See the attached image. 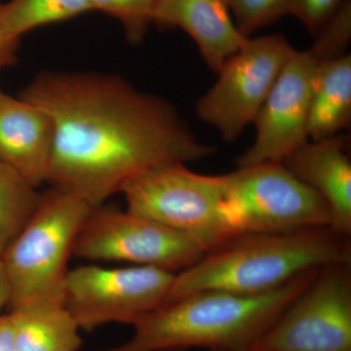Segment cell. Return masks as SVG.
<instances>
[{
    "instance_id": "e0dca14e",
    "label": "cell",
    "mask_w": 351,
    "mask_h": 351,
    "mask_svg": "<svg viewBox=\"0 0 351 351\" xmlns=\"http://www.w3.org/2000/svg\"><path fill=\"white\" fill-rule=\"evenodd\" d=\"M89 0H9L0 6V27L20 41L27 32L92 12Z\"/></svg>"
},
{
    "instance_id": "7a4b0ae2",
    "label": "cell",
    "mask_w": 351,
    "mask_h": 351,
    "mask_svg": "<svg viewBox=\"0 0 351 351\" xmlns=\"http://www.w3.org/2000/svg\"><path fill=\"white\" fill-rule=\"evenodd\" d=\"M319 269L262 294L206 290L182 295L147 314L127 343L108 351H250Z\"/></svg>"
},
{
    "instance_id": "ac0fdd59",
    "label": "cell",
    "mask_w": 351,
    "mask_h": 351,
    "mask_svg": "<svg viewBox=\"0 0 351 351\" xmlns=\"http://www.w3.org/2000/svg\"><path fill=\"white\" fill-rule=\"evenodd\" d=\"M40 195L19 173L0 161V257L31 218Z\"/></svg>"
},
{
    "instance_id": "44dd1931",
    "label": "cell",
    "mask_w": 351,
    "mask_h": 351,
    "mask_svg": "<svg viewBox=\"0 0 351 351\" xmlns=\"http://www.w3.org/2000/svg\"><path fill=\"white\" fill-rule=\"evenodd\" d=\"M351 40V2L339 9L317 34L311 49L326 62L346 54Z\"/></svg>"
},
{
    "instance_id": "9a60e30c",
    "label": "cell",
    "mask_w": 351,
    "mask_h": 351,
    "mask_svg": "<svg viewBox=\"0 0 351 351\" xmlns=\"http://www.w3.org/2000/svg\"><path fill=\"white\" fill-rule=\"evenodd\" d=\"M17 351H77L80 326L63 304L23 302L9 311Z\"/></svg>"
},
{
    "instance_id": "ffe728a7",
    "label": "cell",
    "mask_w": 351,
    "mask_h": 351,
    "mask_svg": "<svg viewBox=\"0 0 351 351\" xmlns=\"http://www.w3.org/2000/svg\"><path fill=\"white\" fill-rule=\"evenodd\" d=\"M235 24L246 38L292 13L294 0H225Z\"/></svg>"
},
{
    "instance_id": "4316f807",
    "label": "cell",
    "mask_w": 351,
    "mask_h": 351,
    "mask_svg": "<svg viewBox=\"0 0 351 351\" xmlns=\"http://www.w3.org/2000/svg\"><path fill=\"white\" fill-rule=\"evenodd\" d=\"M1 92H2L1 90H0V93H1Z\"/></svg>"
},
{
    "instance_id": "2e32d148",
    "label": "cell",
    "mask_w": 351,
    "mask_h": 351,
    "mask_svg": "<svg viewBox=\"0 0 351 351\" xmlns=\"http://www.w3.org/2000/svg\"><path fill=\"white\" fill-rule=\"evenodd\" d=\"M351 119V55L323 62L314 82L308 117L309 141L335 137Z\"/></svg>"
},
{
    "instance_id": "8992f818",
    "label": "cell",
    "mask_w": 351,
    "mask_h": 351,
    "mask_svg": "<svg viewBox=\"0 0 351 351\" xmlns=\"http://www.w3.org/2000/svg\"><path fill=\"white\" fill-rule=\"evenodd\" d=\"M219 176L223 211L239 235L330 225L325 200L283 163L254 164Z\"/></svg>"
},
{
    "instance_id": "603a6c76",
    "label": "cell",
    "mask_w": 351,
    "mask_h": 351,
    "mask_svg": "<svg viewBox=\"0 0 351 351\" xmlns=\"http://www.w3.org/2000/svg\"><path fill=\"white\" fill-rule=\"evenodd\" d=\"M2 2L0 0V6ZM20 41L7 38L0 27V71L17 63Z\"/></svg>"
},
{
    "instance_id": "3957f363",
    "label": "cell",
    "mask_w": 351,
    "mask_h": 351,
    "mask_svg": "<svg viewBox=\"0 0 351 351\" xmlns=\"http://www.w3.org/2000/svg\"><path fill=\"white\" fill-rule=\"evenodd\" d=\"M350 260L348 237L329 226L246 233L176 274L166 302L206 290L262 294L304 272Z\"/></svg>"
},
{
    "instance_id": "ba28073f",
    "label": "cell",
    "mask_w": 351,
    "mask_h": 351,
    "mask_svg": "<svg viewBox=\"0 0 351 351\" xmlns=\"http://www.w3.org/2000/svg\"><path fill=\"white\" fill-rule=\"evenodd\" d=\"M350 265L318 270L250 351H351Z\"/></svg>"
},
{
    "instance_id": "9c48e42d",
    "label": "cell",
    "mask_w": 351,
    "mask_h": 351,
    "mask_svg": "<svg viewBox=\"0 0 351 351\" xmlns=\"http://www.w3.org/2000/svg\"><path fill=\"white\" fill-rule=\"evenodd\" d=\"M176 274L154 267L82 265L69 270L64 306L80 329L108 323L135 325L167 301Z\"/></svg>"
},
{
    "instance_id": "7402d4cb",
    "label": "cell",
    "mask_w": 351,
    "mask_h": 351,
    "mask_svg": "<svg viewBox=\"0 0 351 351\" xmlns=\"http://www.w3.org/2000/svg\"><path fill=\"white\" fill-rule=\"evenodd\" d=\"M348 0H294L291 15L298 18L311 34H318Z\"/></svg>"
},
{
    "instance_id": "30bf717a",
    "label": "cell",
    "mask_w": 351,
    "mask_h": 351,
    "mask_svg": "<svg viewBox=\"0 0 351 351\" xmlns=\"http://www.w3.org/2000/svg\"><path fill=\"white\" fill-rule=\"evenodd\" d=\"M204 254L193 239L154 219L104 205L92 209L73 249V256L85 260L126 262L174 274Z\"/></svg>"
},
{
    "instance_id": "277c9868",
    "label": "cell",
    "mask_w": 351,
    "mask_h": 351,
    "mask_svg": "<svg viewBox=\"0 0 351 351\" xmlns=\"http://www.w3.org/2000/svg\"><path fill=\"white\" fill-rule=\"evenodd\" d=\"M92 208L73 193L51 186L19 234L0 257L10 302L44 301L64 304L69 258Z\"/></svg>"
},
{
    "instance_id": "7c38bea8",
    "label": "cell",
    "mask_w": 351,
    "mask_h": 351,
    "mask_svg": "<svg viewBox=\"0 0 351 351\" xmlns=\"http://www.w3.org/2000/svg\"><path fill=\"white\" fill-rule=\"evenodd\" d=\"M52 122L43 110L18 97L0 93V161L40 188L48 182Z\"/></svg>"
},
{
    "instance_id": "cb8c5ba5",
    "label": "cell",
    "mask_w": 351,
    "mask_h": 351,
    "mask_svg": "<svg viewBox=\"0 0 351 351\" xmlns=\"http://www.w3.org/2000/svg\"><path fill=\"white\" fill-rule=\"evenodd\" d=\"M0 351H17L12 321L9 314H0Z\"/></svg>"
},
{
    "instance_id": "4fadbf2b",
    "label": "cell",
    "mask_w": 351,
    "mask_h": 351,
    "mask_svg": "<svg viewBox=\"0 0 351 351\" xmlns=\"http://www.w3.org/2000/svg\"><path fill=\"white\" fill-rule=\"evenodd\" d=\"M327 203L329 228L348 237L351 233V162L346 141L339 137L308 141L282 162Z\"/></svg>"
},
{
    "instance_id": "d6986e66",
    "label": "cell",
    "mask_w": 351,
    "mask_h": 351,
    "mask_svg": "<svg viewBox=\"0 0 351 351\" xmlns=\"http://www.w3.org/2000/svg\"><path fill=\"white\" fill-rule=\"evenodd\" d=\"M156 0H89L93 11L110 16L121 23L127 38L138 43L154 23Z\"/></svg>"
},
{
    "instance_id": "5b68a950",
    "label": "cell",
    "mask_w": 351,
    "mask_h": 351,
    "mask_svg": "<svg viewBox=\"0 0 351 351\" xmlns=\"http://www.w3.org/2000/svg\"><path fill=\"white\" fill-rule=\"evenodd\" d=\"M126 210L193 239L205 254L239 237L223 211L221 176L198 174L186 164L154 168L124 184Z\"/></svg>"
},
{
    "instance_id": "5bb4252c",
    "label": "cell",
    "mask_w": 351,
    "mask_h": 351,
    "mask_svg": "<svg viewBox=\"0 0 351 351\" xmlns=\"http://www.w3.org/2000/svg\"><path fill=\"white\" fill-rule=\"evenodd\" d=\"M154 22L188 32L216 73L249 38L239 31L225 0H156Z\"/></svg>"
},
{
    "instance_id": "8fae6325",
    "label": "cell",
    "mask_w": 351,
    "mask_h": 351,
    "mask_svg": "<svg viewBox=\"0 0 351 351\" xmlns=\"http://www.w3.org/2000/svg\"><path fill=\"white\" fill-rule=\"evenodd\" d=\"M323 62L311 48L293 51L254 121L255 141L237 158V167L282 163L308 142L309 104L318 68Z\"/></svg>"
},
{
    "instance_id": "52a82bcc",
    "label": "cell",
    "mask_w": 351,
    "mask_h": 351,
    "mask_svg": "<svg viewBox=\"0 0 351 351\" xmlns=\"http://www.w3.org/2000/svg\"><path fill=\"white\" fill-rule=\"evenodd\" d=\"M295 48L281 34L247 39L219 69L218 80L196 101L198 119L232 143L253 124Z\"/></svg>"
},
{
    "instance_id": "484cf974",
    "label": "cell",
    "mask_w": 351,
    "mask_h": 351,
    "mask_svg": "<svg viewBox=\"0 0 351 351\" xmlns=\"http://www.w3.org/2000/svg\"><path fill=\"white\" fill-rule=\"evenodd\" d=\"M210 351H223V350H210Z\"/></svg>"
},
{
    "instance_id": "d4e9b609",
    "label": "cell",
    "mask_w": 351,
    "mask_h": 351,
    "mask_svg": "<svg viewBox=\"0 0 351 351\" xmlns=\"http://www.w3.org/2000/svg\"><path fill=\"white\" fill-rule=\"evenodd\" d=\"M9 302H10V287H9L3 265L0 261V314L4 307H8Z\"/></svg>"
},
{
    "instance_id": "6da1fadb",
    "label": "cell",
    "mask_w": 351,
    "mask_h": 351,
    "mask_svg": "<svg viewBox=\"0 0 351 351\" xmlns=\"http://www.w3.org/2000/svg\"><path fill=\"white\" fill-rule=\"evenodd\" d=\"M19 97L52 122L47 184L92 208L147 171L216 152L198 140L172 104L119 76L47 71Z\"/></svg>"
}]
</instances>
